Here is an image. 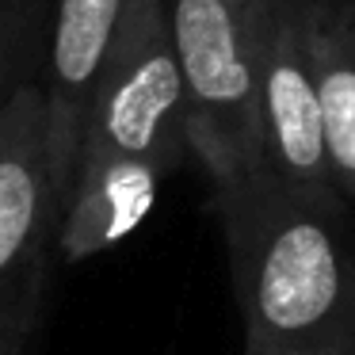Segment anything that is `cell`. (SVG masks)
Listing matches in <instances>:
<instances>
[{
	"mask_svg": "<svg viewBox=\"0 0 355 355\" xmlns=\"http://www.w3.org/2000/svg\"><path fill=\"white\" fill-rule=\"evenodd\" d=\"M260 172L294 187H332L321 138L309 0H275L256 85Z\"/></svg>",
	"mask_w": 355,
	"mask_h": 355,
	"instance_id": "5b68a950",
	"label": "cell"
},
{
	"mask_svg": "<svg viewBox=\"0 0 355 355\" xmlns=\"http://www.w3.org/2000/svg\"><path fill=\"white\" fill-rule=\"evenodd\" d=\"M62 210L46 96L24 85L0 111V355H27Z\"/></svg>",
	"mask_w": 355,
	"mask_h": 355,
	"instance_id": "3957f363",
	"label": "cell"
},
{
	"mask_svg": "<svg viewBox=\"0 0 355 355\" xmlns=\"http://www.w3.org/2000/svg\"><path fill=\"white\" fill-rule=\"evenodd\" d=\"M123 12L126 0H50L39 88L50 107L54 164L58 176H62L65 199H69L73 172H77L85 111L96 92V80L111 58Z\"/></svg>",
	"mask_w": 355,
	"mask_h": 355,
	"instance_id": "8992f818",
	"label": "cell"
},
{
	"mask_svg": "<svg viewBox=\"0 0 355 355\" xmlns=\"http://www.w3.org/2000/svg\"><path fill=\"white\" fill-rule=\"evenodd\" d=\"M50 0H0V111L24 85H39Z\"/></svg>",
	"mask_w": 355,
	"mask_h": 355,
	"instance_id": "9c48e42d",
	"label": "cell"
},
{
	"mask_svg": "<svg viewBox=\"0 0 355 355\" xmlns=\"http://www.w3.org/2000/svg\"><path fill=\"white\" fill-rule=\"evenodd\" d=\"M164 176H168L164 168L130 157L80 161L58 222V252L77 263L126 241L153 214Z\"/></svg>",
	"mask_w": 355,
	"mask_h": 355,
	"instance_id": "52a82bcc",
	"label": "cell"
},
{
	"mask_svg": "<svg viewBox=\"0 0 355 355\" xmlns=\"http://www.w3.org/2000/svg\"><path fill=\"white\" fill-rule=\"evenodd\" d=\"M275 0H164L187 153L218 184L260 168L256 85Z\"/></svg>",
	"mask_w": 355,
	"mask_h": 355,
	"instance_id": "7a4b0ae2",
	"label": "cell"
},
{
	"mask_svg": "<svg viewBox=\"0 0 355 355\" xmlns=\"http://www.w3.org/2000/svg\"><path fill=\"white\" fill-rule=\"evenodd\" d=\"M245 355H355V237L336 187H214Z\"/></svg>",
	"mask_w": 355,
	"mask_h": 355,
	"instance_id": "6da1fadb",
	"label": "cell"
},
{
	"mask_svg": "<svg viewBox=\"0 0 355 355\" xmlns=\"http://www.w3.org/2000/svg\"><path fill=\"white\" fill-rule=\"evenodd\" d=\"M321 138L332 187L355 202V24L340 0H309Z\"/></svg>",
	"mask_w": 355,
	"mask_h": 355,
	"instance_id": "ba28073f",
	"label": "cell"
},
{
	"mask_svg": "<svg viewBox=\"0 0 355 355\" xmlns=\"http://www.w3.org/2000/svg\"><path fill=\"white\" fill-rule=\"evenodd\" d=\"M130 157L172 172L187 161L184 80L172 54L164 0H126L115 46L80 126V161Z\"/></svg>",
	"mask_w": 355,
	"mask_h": 355,
	"instance_id": "277c9868",
	"label": "cell"
},
{
	"mask_svg": "<svg viewBox=\"0 0 355 355\" xmlns=\"http://www.w3.org/2000/svg\"><path fill=\"white\" fill-rule=\"evenodd\" d=\"M340 4H344V12H347V19H352V24H355V0H340Z\"/></svg>",
	"mask_w": 355,
	"mask_h": 355,
	"instance_id": "30bf717a",
	"label": "cell"
}]
</instances>
